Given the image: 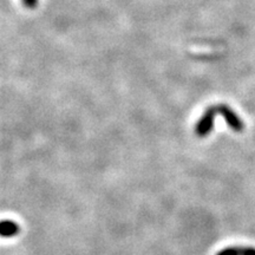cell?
<instances>
[{
  "instance_id": "cell-3",
  "label": "cell",
  "mask_w": 255,
  "mask_h": 255,
  "mask_svg": "<svg viewBox=\"0 0 255 255\" xmlns=\"http://www.w3.org/2000/svg\"><path fill=\"white\" fill-rule=\"evenodd\" d=\"M20 232V227L11 220H4L1 222V229H0V234L2 238H12L17 235Z\"/></svg>"
},
{
  "instance_id": "cell-5",
  "label": "cell",
  "mask_w": 255,
  "mask_h": 255,
  "mask_svg": "<svg viewBox=\"0 0 255 255\" xmlns=\"http://www.w3.org/2000/svg\"><path fill=\"white\" fill-rule=\"evenodd\" d=\"M23 4L26 6L27 8H34L37 7L38 0H23Z\"/></svg>"
},
{
  "instance_id": "cell-4",
  "label": "cell",
  "mask_w": 255,
  "mask_h": 255,
  "mask_svg": "<svg viewBox=\"0 0 255 255\" xmlns=\"http://www.w3.org/2000/svg\"><path fill=\"white\" fill-rule=\"evenodd\" d=\"M216 255H255L253 247H229L220 251Z\"/></svg>"
},
{
  "instance_id": "cell-1",
  "label": "cell",
  "mask_w": 255,
  "mask_h": 255,
  "mask_svg": "<svg viewBox=\"0 0 255 255\" xmlns=\"http://www.w3.org/2000/svg\"><path fill=\"white\" fill-rule=\"evenodd\" d=\"M216 115H218L216 105L209 107L208 109L205 111V114H203L202 117L199 120V122L196 123V127H195L196 136L206 137L212 132L213 127H214V120Z\"/></svg>"
},
{
  "instance_id": "cell-2",
  "label": "cell",
  "mask_w": 255,
  "mask_h": 255,
  "mask_svg": "<svg viewBox=\"0 0 255 255\" xmlns=\"http://www.w3.org/2000/svg\"><path fill=\"white\" fill-rule=\"evenodd\" d=\"M216 109H218V115H221L232 130H234V131L237 132L244 131V122H242V120L238 116V114L235 113L231 107H228L227 104H219L216 105Z\"/></svg>"
}]
</instances>
